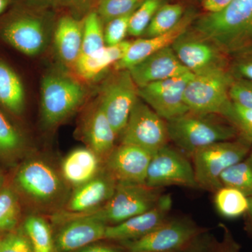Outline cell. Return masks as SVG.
I'll return each instance as SVG.
<instances>
[{
    "mask_svg": "<svg viewBox=\"0 0 252 252\" xmlns=\"http://www.w3.org/2000/svg\"><path fill=\"white\" fill-rule=\"evenodd\" d=\"M145 185L155 189L170 186L198 188L193 164L182 152L168 145L152 155Z\"/></svg>",
    "mask_w": 252,
    "mask_h": 252,
    "instance_id": "8fae6325",
    "label": "cell"
},
{
    "mask_svg": "<svg viewBox=\"0 0 252 252\" xmlns=\"http://www.w3.org/2000/svg\"><path fill=\"white\" fill-rule=\"evenodd\" d=\"M193 21V15H187L171 31L159 35L132 41L124 57L113 66L114 70L130 69L154 53L171 46L180 36L188 31Z\"/></svg>",
    "mask_w": 252,
    "mask_h": 252,
    "instance_id": "ffe728a7",
    "label": "cell"
},
{
    "mask_svg": "<svg viewBox=\"0 0 252 252\" xmlns=\"http://www.w3.org/2000/svg\"><path fill=\"white\" fill-rule=\"evenodd\" d=\"M13 4V0H0V16H3Z\"/></svg>",
    "mask_w": 252,
    "mask_h": 252,
    "instance_id": "bcb514c9",
    "label": "cell"
},
{
    "mask_svg": "<svg viewBox=\"0 0 252 252\" xmlns=\"http://www.w3.org/2000/svg\"><path fill=\"white\" fill-rule=\"evenodd\" d=\"M252 220V197H249V209L247 212Z\"/></svg>",
    "mask_w": 252,
    "mask_h": 252,
    "instance_id": "7dc6e473",
    "label": "cell"
},
{
    "mask_svg": "<svg viewBox=\"0 0 252 252\" xmlns=\"http://www.w3.org/2000/svg\"><path fill=\"white\" fill-rule=\"evenodd\" d=\"M130 41H124L115 46H105L91 55H81L72 69L83 80H94L120 61L128 49Z\"/></svg>",
    "mask_w": 252,
    "mask_h": 252,
    "instance_id": "cb8c5ba5",
    "label": "cell"
},
{
    "mask_svg": "<svg viewBox=\"0 0 252 252\" xmlns=\"http://www.w3.org/2000/svg\"><path fill=\"white\" fill-rule=\"evenodd\" d=\"M152 155L131 144H121L104 160V169L117 182L145 185Z\"/></svg>",
    "mask_w": 252,
    "mask_h": 252,
    "instance_id": "2e32d148",
    "label": "cell"
},
{
    "mask_svg": "<svg viewBox=\"0 0 252 252\" xmlns=\"http://www.w3.org/2000/svg\"><path fill=\"white\" fill-rule=\"evenodd\" d=\"M223 236L220 243L215 242L210 252H240V246L228 228L223 226Z\"/></svg>",
    "mask_w": 252,
    "mask_h": 252,
    "instance_id": "b9f144b4",
    "label": "cell"
},
{
    "mask_svg": "<svg viewBox=\"0 0 252 252\" xmlns=\"http://www.w3.org/2000/svg\"><path fill=\"white\" fill-rule=\"evenodd\" d=\"M121 144H131L154 154L167 145V122L139 97L121 134Z\"/></svg>",
    "mask_w": 252,
    "mask_h": 252,
    "instance_id": "30bf717a",
    "label": "cell"
},
{
    "mask_svg": "<svg viewBox=\"0 0 252 252\" xmlns=\"http://www.w3.org/2000/svg\"><path fill=\"white\" fill-rule=\"evenodd\" d=\"M26 101L22 79L8 63L0 60V105L14 115H21Z\"/></svg>",
    "mask_w": 252,
    "mask_h": 252,
    "instance_id": "d4e9b609",
    "label": "cell"
},
{
    "mask_svg": "<svg viewBox=\"0 0 252 252\" xmlns=\"http://www.w3.org/2000/svg\"><path fill=\"white\" fill-rule=\"evenodd\" d=\"M234 77L229 67L193 74L184 96L189 111L224 118L231 104L229 90Z\"/></svg>",
    "mask_w": 252,
    "mask_h": 252,
    "instance_id": "52a82bcc",
    "label": "cell"
},
{
    "mask_svg": "<svg viewBox=\"0 0 252 252\" xmlns=\"http://www.w3.org/2000/svg\"><path fill=\"white\" fill-rule=\"evenodd\" d=\"M215 243L211 235L203 231L185 247L176 252H210Z\"/></svg>",
    "mask_w": 252,
    "mask_h": 252,
    "instance_id": "60d3db41",
    "label": "cell"
},
{
    "mask_svg": "<svg viewBox=\"0 0 252 252\" xmlns=\"http://www.w3.org/2000/svg\"><path fill=\"white\" fill-rule=\"evenodd\" d=\"M15 182L37 208L51 210L66 199L65 182L51 165L39 159H32L23 164Z\"/></svg>",
    "mask_w": 252,
    "mask_h": 252,
    "instance_id": "ba28073f",
    "label": "cell"
},
{
    "mask_svg": "<svg viewBox=\"0 0 252 252\" xmlns=\"http://www.w3.org/2000/svg\"><path fill=\"white\" fill-rule=\"evenodd\" d=\"M139 88L128 69L115 70L101 89L98 102L114 132L121 135L139 99Z\"/></svg>",
    "mask_w": 252,
    "mask_h": 252,
    "instance_id": "9c48e42d",
    "label": "cell"
},
{
    "mask_svg": "<svg viewBox=\"0 0 252 252\" xmlns=\"http://www.w3.org/2000/svg\"><path fill=\"white\" fill-rule=\"evenodd\" d=\"M23 229L34 252H56L52 230L43 217L30 215L25 220Z\"/></svg>",
    "mask_w": 252,
    "mask_h": 252,
    "instance_id": "4316f807",
    "label": "cell"
},
{
    "mask_svg": "<svg viewBox=\"0 0 252 252\" xmlns=\"http://www.w3.org/2000/svg\"><path fill=\"white\" fill-rule=\"evenodd\" d=\"M143 0H99L96 12L103 24L114 18L132 14Z\"/></svg>",
    "mask_w": 252,
    "mask_h": 252,
    "instance_id": "836d02e7",
    "label": "cell"
},
{
    "mask_svg": "<svg viewBox=\"0 0 252 252\" xmlns=\"http://www.w3.org/2000/svg\"><path fill=\"white\" fill-rule=\"evenodd\" d=\"M252 149L250 142L240 136L198 149L191 156L198 188L215 193L223 187L222 173L248 157Z\"/></svg>",
    "mask_w": 252,
    "mask_h": 252,
    "instance_id": "5b68a950",
    "label": "cell"
},
{
    "mask_svg": "<svg viewBox=\"0 0 252 252\" xmlns=\"http://www.w3.org/2000/svg\"><path fill=\"white\" fill-rule=\"evenodd\" d=\"M232 0H203L202 6L207 13L218 12L225 8Z\"/></svg>",
    "mask_w": 252,
    "mask_h": 252,
    "instance_id": "ee69618b",
    "label": "cell"
},
{
    "mask_svg": "<svg viewBox=\"0 0 252 252\" xmlns=\"http://www.w3.org/2000/svg\"><path fill=\"white\" fill-rule=\"evenodd\" d=\"M131 14L114 18L106 23L104 29V42L106 46H115L125 41L128 34L129 21Z\"/></svg>",
    "mask_w": 252,
    "mask_h": 252,
    "instance_id": "d590c367",
    "label": "cell"
},
{
    "mask_svg": "<svg viewBox=\"0 0 252 252\" xmlns=\"http://www.w3.org/2000/svg\"><path fill=\"white\" fill-rule=\"evenodd\" d=\"M82 135L88 147L102 160L115 148L117 134L98 101L86 114L82 124Z\"/></svg>",
    "mask_w": 252,
    "mask_h": 252,
    "instance_id": "7402d4cb",
    "label": "cell"
},
{
    "mask_svg": "<svg viewBox=\"0 0 252 252\" xmlns=\"http://www.w3.org/2000/svg\"><path fill=\"white\" fill-rule=\"evenodd\" d=\"M23 4L41 10H53L62 4V0H20Z\"/></svg>",
    "mask_w": 252,
    "mask_h": 252,
    "instance_id": "7bdbcfd3",
    "label": "cell"
},
{
    "mask_svg": "<svg viewBox=\"0 0 252 252\" xmlns=\"http://www.w3.org/2000/svg\"><path fill=\"white\" fill-rule=\"evenodd\" d=\"M163 189L151 188L145 185L117 182L112 198L97 210L77 216H85L102 222L107 225L122 223L150 210L162 196Z\"/></svg>",
    "mask_w": 252,
    "mask_h": 252,
    "instance_id": "8992f818",
    "label": "cell"
},
{
    "mask_svg": "<svg viewBox=\"0 0 252 252\" xmlns=\"http://www.w3.org/2000/svg\"><path fill=\"white\" fill-rule=\"evenodd\" d=\"M102 164L104 160L89 147L74 149L63 160V180L77 188L97 177L103 170Z\"/></svg>",
    "mask_w": 252,
    "mask_h": 252,
    "instance_id": "603a6c76",
    "label": "cell"
},
{
    "mask_svg": "<svg viewBox=\"0 0 252 252\" xmlns=\"http://www.w3.org/2000/svg\"><path fill=\"white\" fill-rule=\"evenodd\" d=\"M238 130L240 137L250 142L252 147V110L243 108L231 102L224 117Z\"/></svg>",
    "mask_w": 252,
    "mask_h": 252,
    "instance_id": "e575fe53",
    "label": "cell"
},
{
    "mask_svg": "<svg viewBox=\"0 0 252 252\" xmlns=\"http://www.w3.org/2000/svg\"><path fill=\"white\" fill-rule=\"evenodd\" d=\"M0 252H34L24 232L10 233L0 239Z\"/></svg>",
    "mask_w": 252,
    "mask_h": 252,
    "instance_id": "74e56055",
    "label": "cell"
},
{
    "mask_svg": "<svg viewBox=\"0 0 252 252\" xmlns=\"http://www.w3.org/2000/svg\"><path fill=\"white\" fill-rule=\"evenodd\" d=\"M169 140L186 154L217 142L235 140L238 130L221 116L189 112L167 122Z\"/></svg>",
    "mask_w": 252,
    "mask_h": 252,
    "instance_id": "3957f363",
    "label": "cell"
},
{
    "mask_svg": "<svg viewBox=\"0 0 252 252\" xmlns=\"http://www.w3.org/2000/svg\"><path fill=\"white\" fill-rule=\"evenodd\" d=\"M84 19L71 15L60 18L55 25L53 41L56 56L64 66L73 67L81 55Z\"/></svg>",
    "mask_w": 252,
    "mask_h": 252,
    "instance_id": "44dd1931",
    "label": "cell"
},
{
    "mask_svg": "<svg viewBox=\"0 0 252 252\" xmlns=\"http://www.w3.org/2000/svg\"><path fill=\"white\" fill-rule=\"evenodd\" d=\"M74 252H120L117 249L108 246V245H102V244L92 243L84 248L77 250Z\"/></svg>",
    "mask_w": 252,
    "mask_h": 252,
    "instance_id": "f6af8a7d",
    "label": "cell"
},
{
    "mask_svg": "<svg viewBox=\"0 0 252 252\" xmlns=\"http://www.w3.org/2000/svg\"><path fill=\"white\" fill-rule=\"evenodd\" d=\"M99 0H62L61 6L69 9L71 16L78 19H84L97 6Z\"/></svg>",
    "mask_w": 252,
    "mask_h": 252,
    "instance_id": "ab89813d",
    "label": "cell"
},
{
    "mask_svg": "<svg viewBox=\"0 0 252 252\" xmlns=\"http://www.w3.org/2000/svg\"><path fill=\"white\" fill-rule=\"evenodd\" d=\"M21 207L14 190L4 188L0 190V233L12 230L17 225Z\"/></svg>",
    "mask_w": 252,
    "mask_h": 252,
    "instance_id": "1f68e13d",
    "label": "cell"
},
{
    "mask_svg": "<svg viewBox=\"0 0 252 252\" xmlns=\"http://www.w3.org/2000/svg\"><path fill=\"white\" fill-rule=\"evenodd\" d=\"M52 11L16 1L0 19V38L26 56H39L53 38L56 22Z\"/></svg>",
    "mask_w": 252,
    "mask_h": 252,
    "instance_id": "7a4b0ae2",
    "label": "cell"
},
{
    "mask_svg": "<svg viewBox=\"0 0 252 252\" xmlns=\"http://www.w3.org/2000/svg\"><path fill=\"white\" fill-rule=\"evenodd\" d=\"M171 46L180 62L193 74L228 67V56L197 32H186Z\"/></svg>",
    "mask_w": 252,
    "mask_h": 252,
    "instance_id": "5bb4252c",
    "label": "cell"
},
{
    "mask_svg": "<svg viewBox=\"0 0 252 252\" xmlns=\"http://www.w3.org/2000/svg\"><path fill=\"white\" fill-rule=\"evenodd\" d=\"M172 207L171 195L163 193L150 210L118 224L107 225L104 239L124 243L142 238L168 220Z\"/></svg>",
    "mask_w": 252,
    "mask_h": 252,
    "instance_id": "9a60e30c",
    "label": "cell"
},
{
    "mask_svg": "<svg viewBox=\"0 0 252 252\" xmlns=\"http://www.w3.org/2000/svg\"><path fill=\"white\" fill-rule=\"evenodd\" d=\"M161 0H143L132 13L129 21L128 34L140 36L144 34L159 8Z\"/></svg>",
    "mask_w": 252,
    "mask_h": 252,
    "instance_id": "d6a6232c",
    "label": "cell"
},
{
    "mask_svg": "<svg viewBox=\"0 0 252 252\" xmlns=\"http://www.w3.org/2000/svg\"><path fill=\"white\" fill-rule=\"evenodd\" d=\"M193 76L189 72L139 88V97L164 120H171L189 112L184 96Z\"/></svg>",
    "mask_w": 252,
    "mask_h": 252,
    "instance_id": "4fadbf2b",
    "label": "cell"
},
{
    "mask_svg": "<svg viewBox=\"0 0 252 252\" xmlns=\"http://www.w3.org/2000/svg\"><path fill=\"white\" fill-rule=\"evenodd\" d=\"M117 182L103 170L87 183L74 189L65 204V211L56 217L77 216L97 210L112 198Z\"/></svg>",
    "mask_w": 252,
    "mask_h": 252,
    "instance_id": "e0dca14e",
    "label": "cell"
},
{
    "mask_svg": "<svg viewBox=\"0 0 252 252\" xmlns=\"http://www.w3.org/2000/svg\"><path fill=\"white\" fill-rule=\"evenodd\" d=\"M183 14V6L180 4L162 5L154 15L144 34L152 37L171 31L180 22Z\"/></svg>",
    "mask_w": 252,
    "mask_h": 252,
    "instance_id": "f546056e",
    "label": "cell"
},
{
    "mask_svg": "<svg viewBox=\"0 0 252 252\" xmlns=\"http://www.w3.org/2000/svg\"><path fill=\"white\" fill-rule=\"evenodd\" d=\"M215 193V205L222 217L238 218L248 212L249 198L238 189L223 186Z\"/></svg>",
    "mask_w": 252,
    "mask_h": 252,
    "instance_id": "484cf974",
    "label": "cell"
},
{
    "mask_svg": "<svg viewBox=\"0 0 252 252\" xmlns=\"http://www.w3.org/2000/svg\"><path fill=\"white\" fill-rule=\"evenodd\" d=\"M234 58L230 68L234 77L252 80V49L235 55Z\"/></svg>",
    "mask_w": 252,
    "mask_h": 252,
    "instance_id": "f35d334b",
    "label": "cell"
},
{
    "mask_svg": "<svg viewBox=\"0 0 252 252\" xmlns=\"http://www.w3.org/2000/svg\"><path fill=\"white\" fill-rule=\"evenodd\" d=\"M41 119L53 128L71 117L85 102L87 89L77 78L61 69H51L41 79Z\"/></svg>",
    "mask_w": 252,
    "mask_h": 252,
    "instance_id": "277c9868",
    "label": "cell"
},
{
    "mask_svg": "<svg viewBox=\"0 0 252 252\" xmlns=\"http://www.w3.org/2000/svg\"><path fill=\"white\" fill-rule=\"evenodd\" d=\"M202 232L190 219H168L149 234L123 245L127 252H176Z\"/></svg>",
    "mask_w": 252,
    "mask_h": 252,
    "instance_id": "7c38bea8",
    "label": "cell"
},
{
    "mask_svg": "<svg viewBox=\"0 0 252 252\" xmlns=\"http://www.w3.org/2000/svg\"><path fill=\"white\" fill-rule=\"evenodd\" d=\"M227 56L252 49V0H232L223 9L207 13L194 26Z\"/></svg>",
    "mask_w": 252,
    "mask_h": 252,
    "instance_id": "6da1fadb",
    "label": "cell"
},
{
    "mask_svg": "<svg viewBox=\"0 0 252 252\" xmlns=\"http://www.w3.org/2000/svg\"><path fill=\"white\" fill-rule=\"evenodd\" d=\"M222 185L233 187L252 197V149L248 157L232 165L220 177Z\"/></svg>",
    "mask_w": 252,
    "mask_h": 252,
    "instance_id": "f1b7e54d",
    "label": "cell"
},
{
    "mask_svg": "<svg viewBox=\"0 0 252 252\" xmlns=\"http://www.w3.org/2000/svg\"><path fill=\"white\" fill-rule=\"evenodd\" d=\"M26 147V140L22 132L0 109V156L17 157Z\"/></svg>",
    "mask_w": 252,
    "mask_h": 252,
    "instance_id": "83f0119b",
    "label": "cell"
},
{
    "mask_svg": "<svg viewBox=\"0 0 252 252\" xmlns=\"http://www.w3.org/2000/svg\"><path fill=\"white\" fill-rule=\"evenodd\" d=\"M229 97L233 103L252 110V80L235 77L230 85Z\"/></svg>",
    "mask_w": 252,
    "mask_h": 252,
    "instance_id": "8d00e7d4",
    "label": "cell"
},
{
    "mask_svg": "<svg viewBox=\"0 0 252 252\" xmlns=\"http://www.w3.org/2000/svg\"><path fill=\"white\" fill-rule=\"evenodd\" d=\"M54 238L56 252H74L104 239L107 225L85 216L67 217L60 220Z\"/></svg>",
    "mask_w": 252,
    "mask_h": 252,
    "instance_id": "ac0fdd59",
    "label": "cell"
},
{
    "mask_svg": "<svg viewBox=\"0 0 252 252\" xmlns=\"http://www.w3.org/2000/svg\"><path fill=\"white\" fill-rule=\"evenodd\" d=\"M105 46L103 23L95 11H91L84 18L81 55L94 54Z\"/></svg>",
    "mask_w": 252,
    "mask_h": 252,
    "instance_id": "4dcf8cb0",
    "label": "cell"
},
{
    "mask_svg": "<svg viewBox=\"0 0 252 252\" xmlns=\"http://www.w3.org/2000/svg\"><path fill=\"white\" fill-rule=\"evenodd\" d=\"M128 70L138 88L189 72L177 57L172 46L154 53Z\"/></svg>",
    "mask_w": 252,
    "mask_h": 252,
    "instance_id": "d6986e66",
    "label": "cell"
}]
</instances>
